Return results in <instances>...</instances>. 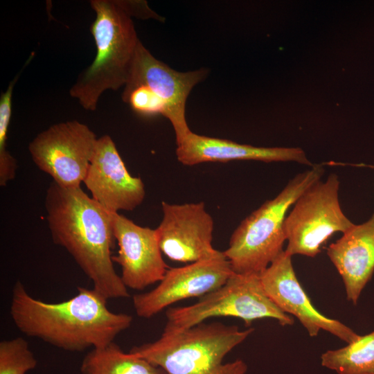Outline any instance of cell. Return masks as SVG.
Here are the masks:
<instances>
[{"instance_id": "6da1fadb", "label": "cell", "mask_w": 374, "mask_h": 374, "mask_svg": "<svg viewBox=\"0 0 374 374\" xmlns=\"http://www.w3.org/2000/svg\"><path fill=\"white\" fill-rule=\"evenodd\" d=\"M97 291L78 287L71 299L56 303L33 298L17 281L12 292L10 316L25 335L68 351L103 348L130 327L133 318L114 313Z\"/></svg>"}, {"instance_id": "7a4b0ae2", "label": "cell", "mask_w": 374, "mask_h": 374, "mask_svg": "<svg viewBox=\"0 0 374 374\" xmlns=\"http://www.w3.org/2000/svg\"><path fill=\"white\" fill-rule=\"evenodd\" d=\"M45 208L53 242L71 254L93 288L107 300L128 297L114 267L112 213L80 187L65 188L54 181L46 190Z\"/></svg>"}, {"instance_id": "3957f363", "label": "cell", "mask_w": 374, "mask_h": 374, "mask_svg": "<svg viewBox=\"0 0 374 374\" xmlns=\"http://www.w3.org/2000/svg\"><path fill=\"white\" fill-rule=\"evenodd\" d=\"M235 325L201 323L184 330H163L157 340L130 351L167 374H246L242 359L223 363L224 357L253 331Z\"/></svg>"}, {"instance_id": "277c9868", "label": "cell", "mask_w": 374, "mask_h": 374, "mask_svg": "<svg viewBox=\"0 0 374 374\" xmlns=\"http://www.w3.org/2000/svg\"><path fill=\"white\" fill-rule=\"evenodd\" d=\"M96 18L91 25L96 55L69 90L86 110L97 108L100 96L116 91L128 81L140 40L132 17L118 0L89 1Z\"/></svg>"}, {"instance_id": "5b68a950", "label": "cell", "mask_w": 374, "mask_h": 374, "mask_svg": "<svg viewBox=\"0 0 374 374\" xmlns=\"http://www.w3.org/2000/svg\"><path fill=\"white\" fill-rule=\"evenodd\" d=\"M323 173V165L314 164L297 174L274 198L240 223L223 251L234 273L260 275L284 251L283 225L287 211Z\"/></svg>"}, {"instance_id": "8992f818", "label": "cell", "mask_w": 374, "mask_h": 374, "mask_svg": "<svg viewBox=\"0 0 374 374\" xmlns=\"http://www.w3.org/2000/svg\"><path fill=\"white\" fill-rule=\"evenodd\" d=\"M164 330L191 328L208 319L233 317L247 326L257 319L270 318L281 326L294 323L293 318L283 312L266 294L258 274L233 273L221 287L184 307L170 308L166 312Z\"/></svg>"}, {"instance_id": "52a82bcc", "label": "cell", "mask_w": 374, "mask_h": 374, "mask_svg": "<svg viewBox=\"0 0 374 374\" xmlns=\"http://www.w3.org/2000/svg\"><path fill=\"white\" fill-rule=\"evenodd\" d=\"M340 181L335 173L319 180L296 201L284 222L290 255L315 257L335 233H344L353 224L343 212L339 199Z\"/></svg>"}, {"instance_id": "ba28073f", "label": "cell", "mask_w": 374, "mask_h": 374, "mask_svg": "<svg viewBox=\"0 0 374 374\" xmlns=\"http://www.w3.org/2000/svg\"><path fill=\"white\" fill-rule=\"evenodd\" d=\"M98 137L85 124L68 121L50 126L29 143L35 164L65 188L80 187Z\"/></svg>"}, {"instance_id": "9c48e42d", "label": "cell", "mask_w": 374, "mask_h": 374, "mask_svg": "<svg viewBox=\"0 0 374 374\" xmlns=\"http://www.w3.org/2000/svg\"><path fill=\"white\" fill-rule=\"evenodd\" d=\"M161 208L163 217L155 230L160 249L166 257L192 263L222 254L212 245L214 222L203 202H162Z\"/></svg>"}, {"instance_id": "30bf717a", "label": "cell", "mask_w": 374, "mask_h": 374, "mask_svg": "<svg viewBox=\"0 0 374 374\" xmlns=\"http://www.w3.org/2000/svg\"><path fill=\"white\" fill-rule=\"evenodd\" d=\"M233 273L223 251L215 258L170 268L155 288L133 296L135 312L142 318L152 317L174 303L215 290Z\"/></svg>"}, {"instance_id": "8fae6325", "label": "cell", "mask_w": 374, "mask_h": 374, "mask_svg": "<svg viewBox=\"0 0 374 374\" xmlns=\"http://www.w3.org/2000/svg\"><path fill=\"white\" fill-rule=\"evenodd\" d=\"M208 73L206 69L175 71L154 57L140 41L123 92L145 85L157 94L166 105V118L173 127L177 143L191 132L186 118V100L193 87Z\"/></svg>"}, {"instance_id": "7c38bea8", "label": "cell", "mask_w": 374, "mask_h": 374, "mask_svg": "<svg viewBox=\"0 0 374 374\" xmlns=\"http://www.w3.org/2000/svg\"><path fill=\"white\" fill-rule=\"evenodd\" d=\"M292 257L285 250L259 275L266 294L285 313L296 317L310 337L325 330L350 344L359 337L338 320L320 313L298 280Z\"/></svg>"}, {"instance_id": "4fadbf2b", "label": "cell", "mask_w": 374, "mask_h": 374, "mask_svg": "<svg viewBox=\"0 0 374 374\" xmlns=\"http://www.w3.org/2000/svg\"><path fill=\"white\" fill-rule=\"evenodd\" d=\"M83 183L92 198L110 213L132 211L145 195L142 179L129 173L109 135L98 138Z\"/></svg>"}, {"instance_id": "5bb4252c", "label": "cell", "mask_w": 374, "mask_h": 374, "mask_svg": "<svg viewBox=\"0 0 374 374\" xmlns=\"http://www.w3.org/2000/svg\"><path fill=\"white\" fill-rule=\"evenodd\" d=\"M113 233L118 246L113 262L121 265V280L125 287L142 290L164 277L168 265L162 257L155 229L141 226L118 214L112 213Z\"/></svg>"}, {"instance_id": "9a60e30c", "label": "cell", "mask_w": 374, "mask_h": 374, "mask_svg": "<svg viewBox=\"0 0 374 374\" xmlns=\"http://www.w3.org/2000/svg\"><path fill=\"white\" fill-rule=\"evenodd\" d=\"M177 160L185 166L205 162L254 160L264 162L294 161L312 166L299 148H265L197 134L192 131L176 143Z\"/></svg>"}, {"instance_id": "2e32d148", "label": "cell", "mask_w": 374, "mask_h": 374, "mask_svg": "<svg viewBox=\"0 0 374 374\" xmlns=\"http://www.w3.org/2000/svg\"><path fill=\"white\" fill-rule=\"evenodd\" d=\"M327 255L343 280L347 299L357 304L374 272V213L330 244Z\"/></svg>"}, {"instance_id": "e0dca14e", "label": "cell", "mask_w": 374, "mask_h": 374, "mask_svg": "<svg viewBox=\"0 0 374 374\" xmlns=\"http://www.w3.org/2000/svg\"><path fill=\"white\" fill-rule=\"evenodd\" d=\"M80 371L82 374H167L134 353H125L114 342L88 353Z\"/></svg>"}, {"instance_id": "ac0fdd59", "label": "cell", "mask_w": 374, "mask_h": 374, "mask_svg": "<svg viewBox=\"0 0 374 374\" xmlns=\"http://www.w3.org/2000/svg\"><path fill=\"white\" fill-rule=\"evenodd\" d=\"M321 365L339 374H374V330L321 356Z\"/></svg>"}, {"instance_id": "d6986e66", "label": "cell", "mask_w": 374, "mask_h": 374, "mask_svg": "<svg viewBox=\"0 0 374 374\" xmlns=\"http://www.w3.org/2000/svg\"><path fill=\"white\" fill-rule=\"evenodd\" d=\"M20 74V73H19ZM19 74L10 82L0 96V186H6L16 175L17 162L6 148L8 127L12 113L13 88Z\"/></svg>"}, {"instance_id": "ffe728a7", "label": "cell", "mask_w": 374, "mask_h": 374, "mask_svg": "<svg viewBox=\"0 0 374 374\" xmlns=\"http://www.w3.org/2000/svg\"><path fill=\"white\" fill-rule=\"evenodd\" d=\"M36 366L37 360L23 338L0 342V374H26Z\"/></svg>"}, {"instance_id": "44dd1931", "label": "cell", "mask_w": 374, "mask_h": 374, "mask_svg": "<svg viewBox=\"0 0 374 374\" xmlns=\"http://www.w3.org/2000/svg\"><path fill=\"white\" fill-rule=\"evenodd\" d=\"M122 99L137 114L143 116H166L165 102L147 86L139 85L127 92H123Z\"/></svg>"}, {"instance_id": "7402d4cb", "label": "cell", "mask_w": 374, "mask_h": 374, "mask_svg": "<svg viewBox=\"0 0 374 374\" xmlns=\"http://www.w3.org/2000/svg\"><path fill=\"white\" fill-rule=\"evenodd\" d=\"M118 1L123 8L132 17H135L143 19L153 18L157 20H161V17L151 10L148 3L145 1L118 0Z\"/></svg>"}, {"instance_id": "603a6c76", "label": "cell", "mask_w": 374, "mask_h": 374, "mask_svg": "<svg viewBox=\"0 0 374 374\" xmlns=\"http://www.w3.org/2000/svg\"><path fill=\"white\" fill-rule=\"evenodd\" d=\"M350 166H357V167H368V168H374V166L373 165H367V164H363V163H360V164H350Z\"/></svg>"}]
</instances>
